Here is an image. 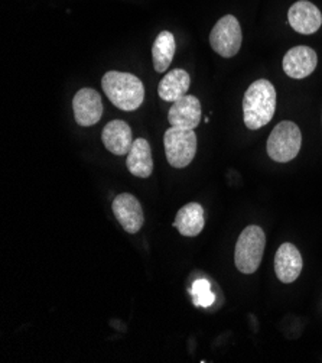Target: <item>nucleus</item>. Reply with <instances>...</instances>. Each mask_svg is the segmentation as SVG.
Here are the masks:
<instances>
[{
  "label": "nucleus",
  "instance_id": "nucleus-1",
  "mask_svg": "<svg viewBox=\"0 0 322 363\" xmlns=\"http://www.w3.org/2000/svg\"><path fill=\"white\" fill-rule=\"evenodd\" d=\"M276 112V90L269 80H258L250 84L243 99L244 125L250 130L266 126Z\"/></svg>",
  "mask_w": 322,
  "mask_h": 363
},
{
  "label": "nucleus",
  "instance_id": "nucleus-2",
  "mask_svg": "<svg viewBox=\"0 0 322 363\" xmlns=\"http://www.w3.org/2000/svg\"><path fill=\"white\" fill-rule=\"evenodd\" d=\"M101 87L113 106L125 112L136 111V108L142 106L143 100H145L143 83L136 76L130 74V72H105L101 80Z\"/></svg>",
  "mask_w": 322,
  "mask_h": 363
},
{
  "label": "nucleus",
  "instance_id": "nucleus-3",
  "mask_svg": "<svg viewBox=\"0 0 322 363\" xmlns=\"http://www.w3.org/2000/svg\"><path fill=\"white\" fill-rule=\"evenodd\" d=\"M266 235L260 226H247L238 236L234 252L236 268L246 275L255 274L263 259Z\"/></svg>",
  "mask_w": 322,
  "mask_h": 363
},
{
  "label": "nucleus",
  "instance_id": "nucleus-4",
  "mask_svg": "<svg viewBox=\"0 0 322 363\" xmlns=\"http://www.w3.org/2000/svg\"><path fill=\"white\" fill-rule=\"evenodd\" d=\"M302 135L297 123L283 121L275 126L268 139V154L275 162H289L301 151Z\"/></svg>",
  "mask_w": 322,
  "mask_h": 363
},
{
  "label": "nucleus",
  "instance_id": "nucleus-5",
  "mask_svg": "<svg viewBox=\"0 0 322 363\" xmlns=\"http://www.w3.org/2000/svg\"><path fill=\"white\" fill-rule=\"evenodd\" d=\"M166 160L173 168L188 167L197 154V135L194 129L171 126L163 136Z\"/></svg>",
  "mask_w": 322,
  "mask_h": 363
},
{
  "label": "nucleus",
  "instance_id": "nucleus-6",
  "mask_svg": "<svg viewBox=\"0 0 322 363\" xmlns=\"http://www.w3.org/2000/svg\"><path fill=\"white\" fill-rule=\"evenodd\" d=\"M241 26L236 16L226 15L216 25L209 33L211 48L223 58L234 57L241 48Z\"/></svg>",
  "mask_w": 322,
  "mask_h": 363
},
{
  "label": "nucleus",
  "instance_id": "nucleus-7",
  "mask_svg": "<svg viewBox=\"0 0 322 363\" xmlns=\"http://www.w3.org/2000/svg\"><path fill=\"white\" fill-rule=\"evenodd\" d=\"M112 208L117 222L127 233L133 235L142 229L143 222H145V216H143L142 206L134 196L129 193L116 196Z\"/></svg>",
  "mask_w": 322,
  "mask_h": 363
},
{
  "label": "nucleus",
  "instance_id": "nucleus-8",
  "mask_svg": "<svg viewBox=\"0 0 322 363\" xmlns=\"http://www.w3.org/2000/svg\"><path fill=\"white\" fill-rule=\"evenodd\" d=\"M74 118L80 126H93L103 116V101L94 89H81L73 99Z\"/></svg>",
  "mask_w": 322,
  "mask_h": 363
},
{
  "label": "nucleus",
  "instance_id": "nucleus-9",
  "mask_svg": "<svg viewBox=\"0 0 322 363\" xmlns=\"http://www.w3.org/2000/svg\"><path fill=\"white\" fill-rule=\"evenodd\" d=\"M318 64L316 52L309 47H294L283 57V71L286 76L295 80H302L311 76Z\"/></svg>",
  "mask_w": 322,
  "mask_h": 363
},
{
  "label": "nucleus",
  "instance_id": "nucleus-10",
  "mask_svg": "<svg viewBox=\"0 0 322 363\" xmlns=\"http://www.w3.org/2000/svg\"><path fill=\"white\" fill-rule=\"evenodd\" d=\"M202 108L195 96H184L173 101L169 108L168 121L171 126L183 129H195L201 122Z\"/></svg>",
  "mask_w": 322,
  "mask_h": 363
},
{
  "label": "nucleus",
  "instance_id": "nucleus-11",
  "mask_svg": "<svg viewBox=\"0 0 322 363\" xmlns=\"http://www.w3.org/2000/svg\"><path fill=\"white\" fill-rule=\"evenodd\" d=\"M304 261L301 252L292 243H283L275 255V272L280 282L291 284L301 275Z\"/></svg>",
  "mask_w": 322,
  "mask_h": 363
},
{
  "label": "nucleus",
  "instance_id": "nucleus-12",
  "mask_svg": "<svg viewBox=\"0 0 322 363\" xmlns=\"http://www.w3.org/2000/svg\"><path fill=\"white\" fill-rule=\"evenodd\" d=\"M289 25L302 35L315 33L322 25L321 11L308 0H299L288 12Z\"/></svg>",
  "mask_w": 322,
  "mask_h": 363
},
{
  "label": "nucleus",
  "instance_id": "nucleus-13",
  "mask_svg": "<svg viewBox=\"0 0 322 363\" xmlns=\"http://www.w3.org/2000/svg\"><path fill=\"white\" fill-rule=\"evenodd\" d=\"M101 140L107 151H110L115 155L129 154L133 145L132 129L123 121H112L104 126Z\"/></svg>",
  "mask_w": 322,
  "mask_h": 363
},
{
  "label": "nucleus",
  "instance_id": "nucleus-14",
  "mask_svg": "<svg viewBox=\"0 0 322 363\" xmlns=\"http://www.w3.org/2000/svg\"><path fill=\"white\" fill-rule=\"evenodd\" d=\"M183 236L195 238L205 226L204 208L198 203H188L176 213L175 222L172 225Z\"/></svg>",
  "mask_w": 322,
  "mask_h": 363
},
{
  "label": "nucleus",
  "instance_id": "nucleus-15",
  "mask_svg": "<svg viewBox=\"0 0 322 363\" xmlns=\"http://www.w3.org/2000/svg\"><path fill=\"white\" fill-rule=\"evenodd\" d=\"M126 165H127V169L139 178L151 177L154 171V160H152L151 145L146 139L137 138L133 140L132 148L127 154Z\"/></svg>",
  "mask_w": 322,
  "mask_h": 363
},
{
  "label": "nucleus",
  "instance_id": "nucleus-16",
  "mask_svg": "<svg viewBox=\"0 0 322 363\" xmlns=\"http://www.w3.org/2000/svg\"><path fill=\"white\" fill-rule=\"evenodd\" d=\"M190 86H191V77L188 72L181 68H175L169 71L168 74L161 80L158 93L162 100L173 103L187 94Z\"/></svg>",
  "mask_w": 322,
  "mask_h": 363
},
{
  "label": "nucleus",
  "instance_id": "nucleus-17",
  "mask_svg": "<svg viewBox=\"0 0 322 363\" xmlns=\"http://www.w3.org/2000/svg\"><path fill=\"white\" fill-rule=\"evenodd\" d=\"M175 38L169 30H162L154 43L152 47V58L155 71L163 72L169 68L173 55H175Z\"/></svg>",
  "mask_w": 322,
  "mask_h": 363
},
{
  "label": "nucleus",
  "instance_id": "nucleus-18",
  "mask_svg": "<svg viewBox=\"0 0 322 363\" xmlns=\"http://www.w3.org/2000/svg\"><path fill=\"white\" fill-rule=\"evenodd\" d=\"M191 294L195 307H209L216 301V296L211 291V284L204 278L194 281Z\"/></svg>",
  "mask_w": 322,
  "mask_h": 363
}]
</instances>
